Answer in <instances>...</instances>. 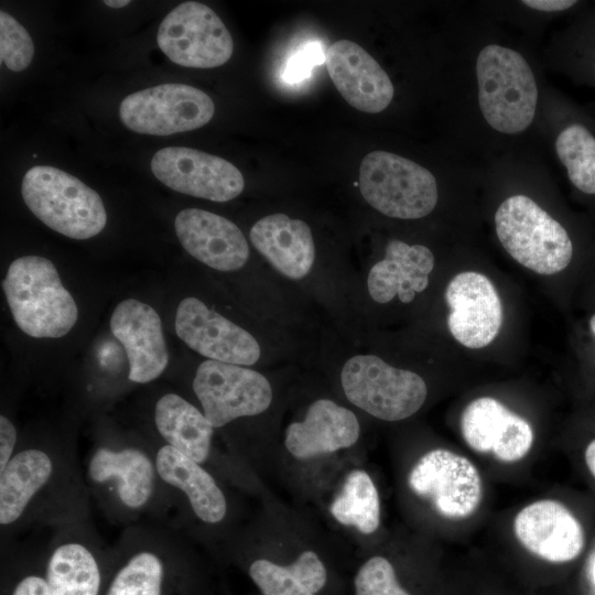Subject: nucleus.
<instances>
[{"mask_svg": "<svg viewBox=\"0 0 595 595\" xmlns=\"http://www.w3.org/2000/svg\"><path fill=\"white\" fill-rule=\"evenodd\" d=\"M174 228L182 247L196 260L218 270L235 271L249 258L241 230L229 219L199 208L182 209Z\"/></svg>", "mask_w": 595, "mask_h": 595, "instance_id": "a211bd4d", "label": "nucleus"}, {"mask_svg": "<svg viewBox=\"0 0 595 595\" xmlns=\"http://www.w3.org/2000/svg\"><path fill=\"white\" fill-rule=\"evenodd\" d=\"M88 475L96 484L113 482L120 502L137 510L150 500L158 473L155 462L137 447H100L89 459Z\"/></svg>", "mask_w": 595, "mask_h": 595, "instance_id": "5701e85b", "label": "nucleus"}, {"mask_svg": "<svg viewBox=\"0 0 595 595\" xmlns=\"http://www.w3.org/2000/svg\"><path fill=\"white\" fill-rule=\"evenodd\" d=\"M325 66L335 87L355 109L378 113L391 102L394 88L378 62L357 43L334 42L325 52Z\"/></svg>", "mask_w": 595, "mask_h": 595, "instance_id": "dca6fc26", "label": "nucleus"}, {"mask_svg": "<svg viewBox=\"0 0 595 595\" xmlns=\"http://www.w3.org/2000/svg\"><path fill=\"white\" fill-rule=\"evenodd\" d=\"M513 532L528 552L552 563L575 560L585 545L580 521L553 499L537 500L523 507L513 519Z\"/></svg>", "mask_w": 595, "mask_h": 595, "instance_id": "2eb2a0df", "label": "nucleus"}, {"mask_svg": "<svg viewBox=\"0 0 595 595\" xmlns=\"http://www.w3.org/2000/svg\"><path fill=\"white\" fill-rule=\"evenodd\" d=\"M102 595H195L192 578L173 556L140 549L109 566Z\"/></svg>", "mask_w": 595, "mask_h": 595, "instance_id": "6ab92c4d", "label": "nucleus"}, {"mask_svg": "<svg viewBox=\"0 0 595 595\" xmlns=\"http://www.w3.org/2000/svg\"><path fill=\"white\" fill-rule=\"evenodd\" d=\"M445 300L451 307L447 325L458 343L478 349L495 339L502 323V305L487 277L474 271L458 273L450 281Z\"/></svg>", "mask_w": 595, "mask_h": 595, "instance_id": "ddd939ff", "label": "nucleus"}, {"mask_svg": "<svg viewBox=\"0 0 595 595\" xmlns=\"http://www.w3.org/2000/svg\"><path fill=\"white\" fill-rule=\"evenodd\" d=\"M408 483L439 515L452 520L473 516L483 500V480L477 467L467 457L445 448L429 451L420 457Z\"/></svg>", "mask_w": 595, "mask_h": 595, "instance_id": "1a4fd4ad", "label": "nucleus"}, {"mask_svg": "<svg viewBox=\"0 0 595 595\" xmlns=\"http://www.w3.org/2000/svg\"><path fill=\"white\" fill-rule=\"evenodd\" d=\"M359 431L358 420L350 410L320 399L309 407L302 422L288 426L285 446L293 456L309 458L354 445Z\"/></svg>", "mask_w": 595, "mask_h": 595, "instance_id": "4be33fe9", "label": "nucleus"}, {"mask_svg": "<svg viewBox=\"0 0 595 595\" xmlns=\"http://www.w3.org/2000/svg\"><path fill=\"white\" fill-rule=\"evenodd\" d=\"M433 267L434 256L428 247L390 240L385 258L369 271L368 292L378 303H388L396 295L402 303H410L415 293L428 288Z\"/></svg>", "mask_w": 595, "mask_h": 595, "instance_id": "aec40b11", "label": "nucleus"}, {"mask_svg": "<svg viewBox=\"0 0 595 595\" xmlns=\"http://www.w3.org/2000/svg\"><path fill=\"white\" fill-rule=\"evenodd\" d=\"M2 288L17 325L32 337H62L77 321L73 296L62 284L55 266L44 257L13 260Z\"/></svg>", "mask_w": 595, "mask_h": 595, "instance_id": "f257e3e1", "label": "nucleus"}, {"mask_svg": "<svg viewBox=\"0 0 595 595\" xmlns=\"http://www.w3.org/2000/svg\"><path fill=\"white\" fill-rule=\"evenodd\" d=\"M4 595H52L43 566L25 569L11 577Z\"/></svg>", "mask_w": 595, "mask_h": 595, "instance_id": "473e14b6", "label": "nucleus"}, {"mask_svg": "<svg viewBox=\"0 0 595 595\" xmlns=\"http://www.w3.org/2000/svg\"><path fill=\"white\" fill-rule=\"evenodd\" d=\"M109 566L84 542L67 540L52 549L43 571L52 595H102Z\"/></svg>", "mask_w": 595, "mask_h": 595, "instance_id": "393cba45", "label": "nucleus"}, {"mask_svg": "<svg viewBox=\"0 0 595 595\" xmlns=\"http://www.w3.org/2000/svg\"><path fill=\"white\" fill-rule=\"evenodd\" d=\"M34 45L28 31L9 13L0 12V58L13 72L31 64Z\"/></svg>", "mask_w": 595, "mask_h": 595, "instance_id": "2f4dec72", "label": "nucleus"}, {"mask_svg": "<svg viewBox=\"0 0 595 595\" xmlns=\"http://www.w3.org/2000/svg\"><path fill=\"white\" fill-rule=\"evenodd\" d=\"M588 331L593 338L595 339V313L588 320Z\"/></svg>", "mask_w": 595, "mask_h": 595, "instance_id": "58836bf2", "label": "nucleus"}, {"mask_svg": "<svg viewBox=\"0 0 595 595\" xmlns=\"http://www.w3.org/2000/svg\"><path fill=\"white\" fill-rule=\"evenodd\" d=\"M334 518L369 534L380 523V502L377 488L364 470L350 472L329 508Z\"/></svg>", "mask_w": 595, "mask_h": 595, "instance_id": "c756f323", "label": "nucleus"}, {"mask_svg": "<svg viewBox=\"0 0 595 595\" xmlns=\"http://www.w3.org/2000/svg\"><path fill=\"white\" fill-rule=\"evenodd\" d=\"M50 454L40 448L15 453L0 472V523L10 526L26 510L53 475Z\"/></svg>", "mask_w": 595, "mask_h": 595, "instance_id": "a878e982", "label": "nucleus"}, {"mask_svg": "<svg viewBox=\"0 0 595 595\" xmlns=\"http://www.w3.org/2000/svg\"><path fill=\"white\" fill-rule=\"evenodd\" d=\"M478 100L488 125L502 133H519L532 122L538 101L534 75L515 50L491 44L476 62Z\"/></svg>", "mask_w": 595, "mask_h": 595, "instance_id": "7ed1b4c3", "label": "nucleus"}, {"mask_svg": "<svg viewBox=\"0 0 595 595\" xmlns=\"http://www.w3.org/2000/svg\"><path fill=\"white\" fill-rule=\"evenodd\" d=\"M154 422L167 445L199 464L207 459L215 428L192 403L166 393L155 404Z\"/></svg>", "mask_w": 595, "mask_h": 595, "instance_id": "bb28decb", "label": "nucleus"}, {"mask_svg": "<svg viewBox=\"0 0 595 595\" xmlns=\"http://www.w3.org/2000/svg\"><path fill=\"white\" fill-rule=\"evenodd\" d=\"M461 432L473 451L493 454L502 463L524 458L534 440L530 423L491 397L477 398L466 405Z\"/></svg>", "mask_w": 595, "mask_h": 595, "instance_id": "4468645a", "label": "nucleus"}, {"mask_svg": "<svg viewBox=\"0 0 595 595\" xmlns=\"http://www.w3.org/2000/svg\"><path fill=\"white\" fill-rule=\"evenodd\" d=\"M193 390L214 428L260 414L272 400L271 386L260 372L210 359L197 367Z\"/></svg>", "mask_w": 595, "mask_h": 595, "instance_id": "9d476101", "label": "nucleus"}, {"mask_svg": "<svg viewBox=\"0 0 595 595\" xmlns=\"http://www.w3.org/2000/svg\"><path fill=\"white\" fill-rule=\"evenodd\" d=\"M522 3L536 10L555 12L569 10L578 2L575 0H524Z\"/></svg>", "mask_w": 595, "mask_h": 595, "instance_id": "c9c22d12", "label": "nucleus"}, {"mask_svg": "<svg viewBox=\"0 0 595 595\" xmlns=\"http://www.w3.org/2000/svg\"><path fill=\"white\" fill-rule=\"evenodd\" d=\"M495 226L506 251L536 273H559L573 260L574 242L566 228L528 196L504 201L495 214Z\"/></svg>", "mask_w": 595, "mask_h": 595, "instance_id": "20e7f679", "label": "nucleus"}, {"mask_svg": "<svg viewBox=\"0 0 595 595\" xmlns=\"http://www.w3.org/2000/svg\"><path fill=\"white\" fill-rule=\"evenodd\" d=\"M593 577H594V582H595V565H594V569H593Z\"/></svg>", "mask_w": 595, "mask_h": 595, "instance_id": "a19ab883", "label": "nucleus"}, {"mask_svg": "<svg viewBox=\"0 0 595 595\" xmlns=\"http://www.w3.org/2000/svg\"><path fill=\"white\" fill-rule=\"evenodd\" d=\"M340 381L346 398L354 405L385 421L411 416L428 396L421 376L390 366L374 355L349 358L342 369Z\"/></svg>", "mask_w": 595, "mask_h": 595, "instance_id": "423d86ee", "label": "nucleus"}, {"mask_svg": "<svg viewBox=\"0 0 595 595\" xmlns=\"http://www.w3.org/2000/svg\"><path fill=\"white\" fill-rule=\"evenodd\" d=\"M555 151L572 185L595 197V132L581 120L565 126L556 137Z\"/></svg>", "mask_w": 595, "mask_h": 595, "instance_id": "c85d7f7f", "label": "nucleus"}, {"mask_svg": "<svg viewBox=\"0 0 595 595\" xmlns=\"http://www.w3.org/2000/svg\"><path fill=\"white\" fill-rule=\"evenodd\" d=\"M355 595H411L400 583L392 563L381 555L368 559L354 577Z\"/></svg>", "mask_w": 595, "mask_h": 595, "instance_id": "7c9ffc66", "label": "nucleus"}, {"mask_svg": "<svg viewBox=\"0 0 595 595\" xmlns=\"http://www.w3.org/2000/svg\"><path fill=\"white\" fill-rule=\"evenodd\" d=\"M253 247L281 274L292 280L307 275L315 260L310 226L285 214L259 219L250 229Z\"/></svg>", "mask_w": 595, "mask_h": 595, "instance_id": "412c9836", "label": "nucleus"}, {"mask_svg": "<svg viewBox=\"0 0 595 595\" xmlns=\"http://www.w3.org/2000/svg\"><path fill=\"white\" fill-rule=\"evenodd\" d=\"M593 77L595 78V64H594V67H593Z\"/></svg>", "mask_w": 595, "mask_h": 595, "instance_id": "ea45409f", "label": "nucleus"}, {"mask_svg": "<svg viewBox=\"0 0 595 595\" xmlns=\"http://www.w3.org/2000/svg\"><path fill=\"white\" fill-rule=\"evenodd\" d=\"M17 442V430L13 423L4 415L0 416V472L4 469L12 458Z\"/></svg>", "mask_w": 595, "mask_h": 595, "instance_id": "f704fd0d", "label": "nucleus"}, {"mask_svg": "<svg viewBox=\"0 0 595 595\" xmlns=\"http://www.w3.org/2000/svg\"><path fill=\"white\" fill-rule=\"evenodd\" d=\"M156 41L173 63L184 67H218L234 52V41L224 22L208 6L197 1L183 2L170 11L159 26Z\"/></svg>", "mask_w": 595, "mask_h": 595, "instance_id": "0eeeda50", "label": "nucleus"}, {"mask_svg": "<svg viewBox=\"0 0 595 595\" xmlns=\"http://www.w3.org/2000/svg\"><path fill=\"white\" fill-rule=\"evenodd\" d=\"M21 194L43 224L66 237L88 239L106 226L107 213L99 194L57 167H31L22 178Z\"/></svg>", "mask_w": 595, "mask_h": 595, "instance_id": "f03ea898", "label": "nucleus"}, {"mask_svg": "<svg viewBox=\"0 0 595 595\" xmlns=\"http://www.w3.org/2000/svg\"><path fill=\"white\" fill-rule=\"evenodd\" d=\"M214 112L212 98L185 84H162L132 93L119 107L128 129L152 136L195 130L209 122Z\"/></svg>", "mask_w": 595, "mask_h": 595, "instance_id": "6e6552de", "label": "nucleus"}, {"mask_svg": "<svg viewBox=\"0 0 595 595\" xmlns=\"http://www.w3.org/2000/svg\"><path fill=\"white\" fill-rule=\"evenodd\" d=\"M158 476L183 491L195 515L204 522L217 523L226 515L224 493L199 463L165 444L155 455Z\"/></svg>", "mask_w": 595, "mask_h": 595, "instance_id": "b1692460", "label": "nucleus"}, {"mask_svg": "<svg viewBox=\"0 0 595 595\" xmlns=\"http://www.w3.org/2000/svg\"><path fill=\"white\" fill-rule=\"evenodd\" d=\"M151 170L171 190L213 202L234 199L245 187L244 176L232 163L187 147L159 150Z\"/></svg>", "mask_w": 595, "mask_h": 595, "instance_id": "9b49d317", "label": "nucleus"}, {"mask_svg": "<svg viewBox=\"0 0 595 595\" xmlns=\"http://www.w3.org/2000/svg\"><path fill=\"white\" fill-rule=\"evenodd\" d=\"M104 3L110 8H122L130 3L129 0H105Z\"/></svg>", "mask_w": 595, "mask_h": 595, "instance_id": "4c0bfd02", "label": "nucleus"}, {"mask_svg": "<svg viewBox=\"0 0 595 595\" xmlns=\"http://www.w3.org/2000/svg\"><path fill=\"white\" fill-rule=\"evenodd\" d=\"M110 328L126 350L131 381L147 383L162 375L169 351L154 309L136 299L123 300L111 314Z\"/></svg>", "mask_w": 595, "mask_h": 595, "instance_id": "f3484780", "label": "nucleus"}, {"mask_svg": "<svg viewBox=\"0 0 595 595\" xmlns=\"http://www.w3.org/2000/svg\"><path fill=\"white\" fill-rule=\"evenodd\" d=\"M175 332L191 349L210 360L251 366L260 357V346L249 332L194 296L180 302Z\"/></svg>", "mask_w": 595, "mask_h": 595, "instance_id": "f8f14e48", "label": "nucleus"}, {"mask_svg": "<svg viewBox=\"0 0 595 595\" xmlns=\"http://www.w3.org/2000/svg\"><path fill=\"white\" fill-rule=\"evenodd\" d=\"M248 575L262 595H318L328 582L323 561L313 551H304L284 565L257 559L250 563Z\"/></svg>", "mask_w": 595, "mask_h": 595, "instance_id": "cd10ccee", "label": "nucleus"}, {"mask_svg": "<svg viewBox=\"0 0 595 595\" xmlns=\"http://www.w3.org/2000/svg\"><path fill=\"white\" fill-rule=\"evenodd\" d=\"M584 459L588 472L595 479V439H593L585 447Z\"/></svg>", "mask_w": 595, "mask_h": 595, "instance_id": "e433bc0d", "label": "nucleus"}, {"mask_svg": "<svg viewBox=\"0 0 595 595\" xmlns=\"http://www.w3.org/2000/svg\"><path fill=\"white\" fill-rule=\"evenodd\" d=\"M322 58H325V55H323L321 46L315 43L300 50L286 64L284 73L286 79L298 82L304 78L312 66L320 63Z\"/></svg>", "mask_w": 595, "mask_h": 595, "instance_id": "72a5a7b5", "label": "nucleus"}, {"mask_svg": "<svg viewBox=\"0 0 595 595\" xmlns=\"http://www.w3.org/2000/svg\"><path fill=\"white\" fill-rule=\"evenodd\" d=\"M358 186L365 201L381 214L400 219L429 215L439 198L434 175L422 165L387 151L365 155Z\"/></svg>", "mask_w": 595, "mask_h": 595, "instance_id": "39448f33", "label": "nucleus"}]
</instances>
